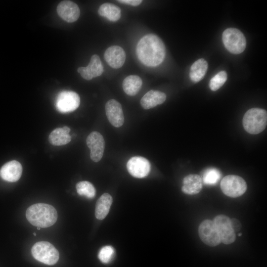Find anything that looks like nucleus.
Wrapping results in <instances>:
<instances>
[{
  "mask_svg": "<svg viewBox=\"0 0 267 267\" xmlns=\"http://www.w3.org/2000/svg\"><path fill=\"white\" fill-rule=\"evenodd\" d=\"M57 12L62 19L68 23L77 20L80 14L78 5L70 0L61 1L57 6Z\"/></svg>",
  "mask_w": 267,
  "mask_h": 267,
  "instance_id": "nucleus-13",
  "label": "nucleus"
},
{
  "mask_svg": "<svg viewBox=\"0 0 267 267\" xmlns=\"http://www.w3.org/2000/svg\"><path fill=\"white\" fill-rule=\"evenodd\" d=\"M221 177V173L218 169L209 168L205 171L203 181L205 184L214 185L219 181Z\"/></svg>",
  "mask_w": 267,
  "mask_h": 267,
  "instance_id": "nucleus-25",
  "label": "nucleus"
},
{
  "mask_svg": "<svg viewBox=\"0 0 267 267\" xmlns=\"http://www.w3.org/2000/svg\"><path fill=\"white\" fill-rule=\"evenodd\" d=\"M222 40L225 47L232 53H241L246 48L245 37L237 29L229 28L225 29L222 33Z\"/></svg>",
  "mask_w": 267,
  "mask_h": 267,
  "instance_id": "nucleus-5",
  "label": "nucleus"
},
{
  "mask_svg": "<svg viewBox=\"0 0 267 267\" xmlns=\"http://www.w3.org/2000/svg\"><path fill=\"white\" fill-rule=\"evenodd\" d=\"M31 253L36 260L47 265L55 264L59 259L58 250L50 243L47 241H39L32 247Z\"/></svg>",
  "mask_w": 267,
  "mask_h": 267,
  "instance_id": "nucleus-4",
  "label": "nucleus"
},
{
  "mask_svg": "<svg viewBox=\"0 0 267 267\" xmlns=\"http://www.w3.org/2000/svg\"><path fill=\"white\" fill-rule=\"evenodd\" d=\"M238 235L239 236H240L241 235H242V233H238Z\"/></svg>",
  "mask_w": 267,
  "mask_h": 267,
  "instance_id": "nucleus-30",
  "label": "nucleus"
},
{
  "mask_svg": "<svg viewBox=\"0 0 267 267\" xmlns=\"http://www.w3.org/2000/svg\"><path fill=\"white\" fill-rule=\"evenodd\" d=\"M38 227V230H40V228H40V227Z\"/></svg>",
  "mask_w": 267,
  "mask_h": 267,
  "instance_id": "nucleus-31",
  "label": "nucleus"
},
{
  "mask_svg": "<svg viewBox=\"0 0 267 267\" xmlns=\"http://www.w3.org/2000/svg\"><path fill=\"white\" fill-rule=\"evenodd\" d=\"M198 234L201 241L211 247H215L221 243V239L213 221L206 220L198 227Z\"/></svg>",
  "mask_w": 267,
  "mask_h": 267,
  "instance_id": "nucleus-9",
  "label": "nucleus"
},
{
  "mask_svg": "<svg viewBox=\"0 0 267 267\" xmlns=\"http://www.w3.org/2000/svg\"><path fill=\"white\" fill-rule=\"evenodd\" d=\"M166 99V95L163 92L150 90L141 98L140 104L145 109L153 108L163 103Z\"/></svg>",
  "mask_w": 267,
  "mask_h": 267,
  "instance_id": "nucleus-18",
  "label": "nucleus"
},
{
  "mask_svg": "<svg viewBox=\"0 0 267 267\" xmlns=\"http://www.w3.org/2000/svg\"><path fill=\"white\" fill-rule=\"evenodd\" d=\"M80 103L79 95L73 91L60 92L56 100L57 110L61 113H68L75 110L79 106Z\"/></svg>",
  "mask_w": 267,
  "mask_h": 267,
  "instance_id": "nucleus-8",
  "label": "nucleus"
},
{
  "mask_svg": "<svg viewBox=\"0 0 267 267\" xmlns=\"http://www.w3.org/2000/svg\"><path fill=\"white\" fill-rule=\"evenodd\" d=\"M113 199L112 196L107 193L103 194L97 200L95 209L96 218L99 220L104 219L107 215Z\"/></svg>",
  "mask_w": 267,
  "mask_h": 267,
  "instance_id": "nucleus-20",
  "label": "nucleus"
},
{
  "mask_svg": "<svg viewBox=\"0 0 267 267\" xmlns=\"http://www.w3.org/2000/svg\"><path fill=\"white\" fill-rule=\"evenodd\" d=\"M219 235L221 241L224 244L233 243L236 238V235L232 228L230 219L224 215L216 216L213 221Z\"/></svg>",
  "mask_w": 267,
  "mask_h": 267,
  "instance_id": "nucleus-7",
  "label": "nucleus"
},
{
  "mask_svg": "<svg viewBox=\"0 0 267 267\" xmlns=\"http://www.w3.org/2000/svg\"><path fill=\"white\" fill-rule=\"evenodd\" d=\"M104 57L110 67L114 69H118L125 63L126 53L121 46L112 45L105 50Z\"/></svg>",
  "mask_w": 267,
  "mask_h": 267,
  "instance_id": "nucleus-14",
  "label": "nucleus"
},
{
  "mask_svg": "<svg viewBox=\"0 0 267 267\" xmlns=\"http://www.w3.org/2000/svg\"><path fill=\"white\" fill-rule=\"evenodd\" d=\"M267 111L259 108L249 109L245 113L242 119V124L245 130L253 134L263 132L267 126Z\"/></svg>",
  "mask_w": 267,
  "mask_h": 267,
  "instance_id": "nucleus-3",
  "label": "nucleus"
},
{
  "mask_svg": "<svg viewBox=\"0 0 267 267\" xmlns=\"http://www.w3.org/2000/svg\"><path fill=\"white\" fill-rule=\"evenodd\" d=\"M76 188L77 193L80 195L85 196L89 199L93 198L95 195V189L89 181H80L76 184Z\"/></svg>",
  "mask_w": 267,
  "mask_h": 267,
  "instance_id": "nucleus-24",
  "label": "nucleus"
},
{
  "mask_svg": "<svg viewBox=\"0 0 267 267\" xmlns=\"http://www.w3.org/2000/svg\"><path fill=\"white\" fill-rule=\"evenodd\" d=\"M141 79L137 75H130L126 77L122 84L125 92L130 96L137 94L142 87Z\"/></svg>",
  "mask_w": 267,
  "mask_h": 267,
  "instance_id": "nucleus-22",
  "label": "nucleus"
},
{
  "mask_svg": "<svg viewBox=\"0 0 267 267\" xmlns=\"http://www.w3.org/2000/svg\"><path fill=\"white\" fill-rule=\"evenodd\" d=\"M136 54L138 59L144 65L156 67L165 59V46L159 37L149 34L143 37L137 43Z\"/></svg>",
  "mask_w": 267,
  "mask_h": 267,
  "instance_id": "nucleus-1",
  "label": "nucleus"
},
{
  "mask_svg": "<svg viewBox=\"0 0 267 267\" xmlns=\"http://www.w3.org/2000/svg\"><path fill=\"white\" fill-rule=\"evenodd\" d=\"M70 129L67 126L58 128L53 130L49 134L48 140L55 146L65 145L70 142L71 137L69 134Z\"/></svg>",
  "mask_w": 267,
  "mask_h": 267,
  "instance_id": "nucleus-19",
  "label": "nucleus"
},
{
  "mask_svg": "<svg viewBox=\"0 0 267 267\" xmlns=\"http://www.w3.org/2000/svg\"><path fill=\"white\" fill-rule=\"evenodd\" d=\"M221 188L226 196L235 198L243 195L247 189V184L241 177L236 175H227L221 181Z\"/></svg>",
  "mask_w": 267,
  "mask_h": 267,
  "instance_id": "nucleus-6",
  "label": "nucleus"
},
{
  "mask_svg": "<svg viewBox=\"0 0 267 267\" xmlns=\"http://www.w3.org/2000/svg\"><path fill=\"white\" fill-rule=\"evenodd\" d=\"M105 112L110 123L115 127H121L124 122V116L121 104L115 99L108 101L105 104Z\"/></svg>",
  "mask_w": 267,
  "mask_h": 267,
  "instance_id": "nucleus-12",
  "label": "nucleus"
},
{
  "mask_svg": "<svg viewBox=\"0 0 267 267\" xmlns=\"http://www.w3.org/2000/svg\"><path fill=\"white\" fill-rule=\"evenodd\" d=\"M33 234L36 236V234L35 233H34Z\"/></svg>",
  "mask_w": 267,
  "mask_h": 267,
  "instance_id": "nucleus-32",
  "label": "nucleus"
},
{
  "mask_svg": "<svg viewBox=\"0 0 267 267\" xmlns=\"http://www.w3.org/2000/svg\"><path fill=\"white\" fill-rule=\"evenodd\" d=\"M227 80V73L225 71L218 73L210 80L209 88L212 91H216L221 88Z\"/></svg>",
  "mask_w": 267,
  "mask_h": 267,
  "instance_id": "nucleus-26",
  "label": "nucleus"
},
{
  "mask_svg": "<svg viewBox=\"0 0 267 267\" xmlns=\"http://www.w3.org/2000/svg\"><path fill=\"white\" fill-rule=\"evenodd\" d=\"M114 255V248L111 246H105L100 250L98 254V257L102 263L107 264L112 260Z\"/></svg>",
  "mask_w": 267,
  "mask_h": 267,
  "instance_id": "nucleus-27",
  "label": "nucleus"
},
{
  "mask_svg": "<svg viewBox=\"0 0 267 267\" xmlns=\"http://www.w3.org/2000/svg\"><path fill=\"white\" fill-rule=\"evenodd\" d=\"M98 14L111 21H118L121 16V10L119 7L109 2L101 4L98 10Z\"/></svg>",
  "mask_w": 267,
  "mask_h": 267,
  "instance_id": "nucleus-23",
  "label": "nucleus"
},
{
  "mask_svg": "<svg viewBox=\"0 0 267 267\" xmlns=\"http://www.w3.org/2000/svg\"><path fill=\"white\" fill-rule=\"evenodd\" d=\"M118 2L122 3L128 4L132 6H136L139 5L142 0H119Z\"/></svg>",
  "mask_w": 267,
  "mask_h": 267,
  "instance_id": "nucleus-29",
  "label": "nucleus"
},
{
  "mask_svg": "<svg viewBox=\"0 0 267 267\" xmlns=\"http://www.w3.org/2000/svg\"><path fill=\"white\" fill-rule=\"evenodd\" d=\"M77 71L82 78L87 80L100 76L103 72V66L99 57L96 54L93 55L88 65L80 67Z\"/></svg>",
  "mask_w": 267,
  "mask_h": 267,
  "instance_id": "nucleus-15",
  "label": "nucleus"
},
{
  "mask_svg": "<svg viewBox=\"0 0 267 267\" xmlns=\"http://www.w3.org/2000/svg\"><path fill=\"white\" fill-rule=\"evenodd\" d=\"M22 173V166L20 162L12 160L4 164L0 169V177L8 182L18 180Z\"/></svg>",
  "mask_w": 267,
  "mask_h": 267,
  "instance_id": "nucleus-16",
  "label": "nucleus"
},
{
  "mask_svg": "<svg viewBox=\"0 0 267 267\" xmlns=\"http://www.w3.org/2000/svg\"><path fill=\"white\" fill-rule=\"evenodd\" d=\"M208 68L207 62L203 58L196 60L191 65L189 77L193 83L200 81L205 76Z\"/></svg>",
  "mask_w": 267,
  "mask_h": 267,
  "instance_id": "nucleus-21",
  "label": "nucleus"
},
{
  "mask_svg": "<svg viewBox=\"0 0 267 267\" xmlns=\"http://www.w3.org/2000/svg\"><path fill=\"white\" fill-rule=\"evenodd\" d=\"M26 217L33 225L46 228L53 225L57 220V213L51 205L37 203L30 206L26 210Z\"/></svg>",
  "mask_w": 267,
  "mask_h": 267,
  "instance_id": "nucleus-2",
  "label": "nucleus"
},
{
  "mask_svg": "<svg viewBox=\"0 0 267 267\" xmlns=\"http://www.w3.org/2000/svg\"><path fill=\"white\" fill-rule=\"evenodd\" d=\"M87 145L90 149V157L95 162L102 158L105 148V141L103 136L98 132L90 133L86 139Z\"/></svg>",
  "mask_w": 267,
  "mask_h": 267,
  "instance_id": "nucleus-10",
  "label": "nucleus"
},
{
  "mask_svg": "<svg viewBox=\"0 0 267 267\" xmlns=\"http://www.w3.org/2000/svg\"><path fill=\"white\" fill-rule=\"evenodd\" d=\"M127 170L131 175L136 178L146 177L150 171L148 160L141 156L132 157L127 164Z\"/></svg>",
  "mask_w": 267,
  "mask_h": 267,
  "instance_id": "nucleus-11",
  "label": "nucleus"
},
{
  "mask_svg": "<svg viewBox=\"0 0 267 267\" xmlns=\"http://www.w3.org/2000/svg\"><path fill=\"white\" fill-rule=\"evenodd\" d=\"M202 188V179L199 175L190 174L183 179L182 191L185 194L194 195L198 193Z\"/></svg>",
  "mask_w": 267,
  "mask_h": 267,
  "instance_id": "nucleus-17",
  "label": "nucleus"
},
{
  "mask_svg": "<svg viewBox=\"0 0 267 267\" xmlns=\"http://www.w3.org/2000/svg\"><path fill=\"white\" fill-rule=\"evenodd\" d=\"M231 226L234 232L238 231L241 228V224L239 220L235 218L230 220Z\"/></svg>",
  "mask_w": 267,
  "mask_h": 267,
  "instance_id": "nucleus-28",
  "label": "nucleus"
}]
</instances>
